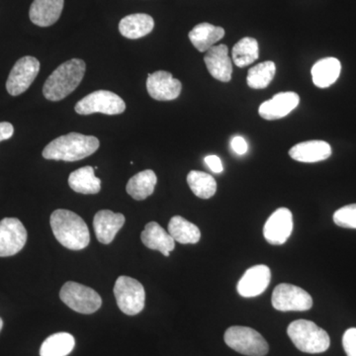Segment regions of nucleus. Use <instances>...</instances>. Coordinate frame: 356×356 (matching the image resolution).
Here are the masks:
<instances>
[{
	"label": "nucleus",
	"instance_id": "obj_1",
	"mask_svg": "<svg viewBox=\"0 0 356 356\" xmlns=\"http://www.w3.org/2000/svg\"><path fill=\"white\" fill-rule=\"evenodd\" d=\"M54 236L60 245L72 250H81L90 242V234L86 222L72 211L58 209L51 215Z\"/></svg>",
	"mask_w": 356,
	"mask_h": 356
},
{
	"label": "nucleus",
	"instance_id": "obj_2",
	"mask_svg": "<svg viewBox=\"0 0 356 356\" xmlns=\"http://www.w3.org/2000/svg\"><path fill=\"white\" fill-rule=\"evenodd\" d=\"M99 145V140L93 136L70 133L60 136L47 145L43 151V156L54 161H81L95 154Z\"/></svg>",
	"mask_w": 356,
	"mask_h": 356
},
{
	"label": "nucleus",
	"instance_id": "obj_3",
	"mask_svg": "<svg viewBox=\"0 0 356 356\" xmlns=\"http://www.w3.org/2000/svg\"><path fill=\"white\" fill-rule=\"evenodd\" d=\"M86 70V63L79 58H72L58 65L44 84V98L54 102L64 99L81 84Z\"/></svg>",
	"mask_w": 356,
	"mask_h": 356
},
{
	"label": "nucleus",
	"instance_id": "obj_4",
	"mask_svg": "<svg viewBox=\"0 0 356 356\" xmlns=\"http://www.w3.org/2000/svg\"><path fill=\"white\" fill-rule=\"evenodd\" d=\"M288 337L294 346L302 353H325L331 346V339L327 332L315 323L308 320H297L292 322L287 329Z\"/></svg>",
	"mask_w": 356,
	"mask_h": 356
},
{
	"label": "nucleus",
	"instance_id": "obj_5",
	"mask_svg": "<svg viewBox=\"0 0 356 356\" xmlns=\"http://www.w3.org/2000/svg\"><path fill=\"white\" fill-rule=\"evenodd\" d=\"M225 343L232 350L248 356H264L269 346L264 337L252 327L234 325L225 332Z\"/></svg>",
	"mask_w": 356,
	"mask_h": 356
},
{
	"label": "nucleus",
	"instance_id": "obj_6",
	"mask_svg": "<svg viewBox=\"0 0 356 356\" xmlns=\"http://www.w3.org/2000/svg\"><path fill=\"white\" fill-rule=\"evenodd\" d=\"M60 298L72 310L86 315L95 313L102 305V297L92 288L72 281L63 285Z\"/></svg>",
	"mask_w": 356,
	"mask_h": 356
},
{
	"label": "nucleus",
	"instance_id": "obj_7",
	"mask_svg": "<svg viewBox=\"0 0 356 356\" xmlns=\"http://www.w3.org/2000/svg\"><path fill=\"white\" fill-rule=\"evenodd\" d=\"M114 295L117 305L124 314L135 316L145 307L146 293L139 281L129 276H120L115 282Z\"/></svg>",
	"mask_w": 356,
	"mask_h": 356
},
{
	"label": "nucleus",
	"instance_id": "obj_8",
	"mask_svg": "<svg viewBox=\"0 0 356 356\" xmlns=\"http://www.w3.org/2000/svg\"><path fill=\"white\" fill-rule=\"evenodd\" d=\"M74 110L79 115H118L125 111L126 103L120 96L111 91L97 90L79 100Z\"/></svg>",
	"mask_w": 356,
	"mask_h": 356
},
{
	"label": "nucleus",
	"instance_id": "obj_9",
	"mask_svg": "<svg viewBox=\"0 0 356 356\" xmlns=\"http://www.w3.org/2000/svg\"><path fill=\"white\" fill-rule=\"evenodd\" d=\"M271 303L280 312H304L313 306L311 295L296 285L281 283L273 290Z\"/></svg>",
	"mask_w": 356,
	"mask_h": 356
},
{
	"label": "nucleus",
	"instance_id": "obj_10",
	"mask_svg": "<svg viewBox=\"0 0 356 356\" xmlns=\"http://www.w3.org/2000/svg\"><path fill=\"white\" fill-rule=\"evenodd\" d=\"M40 72V62L36 58L26 56L15 63L6 81L9 95L18 96L31 86Z\"/></svg>",
	"mask_w": 356,
	"mask_h": 356
},
{
	"label": "nucleus",
	"instance_id": "obj_11",
	"mask_svg": "<svg viewBox=\"0 0 356 356\" xmlns=\"http://www.w3.org/2000/svg\"><path fill=\"white\" fill-rule=\"evenodd\" d=\"M27 231L16 218L0 221V257H13L24 248Z\"/></svg>",
	"mask_w": 356,
	"mask_h": 356
},
{
	"label": "nucleus",
	"instance_id": "obj_12",
	"mask_svg": "<svg viewBox=\"0 0 356 356\" xmlns=\"http://www.w3.org/2000/svg\"><path fill=\"white\" fill-rule=\"evenodd\" d=\"M293 215L287 208L274 211L264 227V236L266 242L273 245H281L287 242L293 232Z\"/></svg>",
	"mask_w": 356,
	"mask_h": 356
},
{
	"label": "nucleus",
	"instance_id": "obj_13",
	"mask_svg": "<svg viewBox=\"0 0 356 356\" xmlns=\"http://www.w3.org/2000/svg\"><path fill=\"white\" fill-rule=\"evenodd\" d=\"M181 83L175 79L170 72L165 70H158L147 76V92L152 98L159 102L177 99L181 92Z\"/></svg>",
	"mask_w": 356,
	"mask_h": 356
},
{
	"label": "nucleus",
	"instance_id": "obj_14",
	"mask_svg": "<svg viewBox=\"0 0 356 356\" xmlns=\"http://www.w3.org/2000/svg\"><path fill=\"white\" fill-rule=\"evenodd\" d=\"M271 280V271L268 266L259 264L248 268L236 285L238 294L245 298H252L262 294Z\"/></svg>",
	"mask_w": 356,
	"mask_h": 356
},
{
	"label": "nucleus",
	"instance_id": "obj_15",
	"mask_svg": "<svg viewBox=\"0 0 356 356\" xmlns=\"http://www.w3.org/2000/svg\"><path fill=\"white\" fill-rule=\"evenodd\" d=\"M299 103L300 97L297 93L292 91L277 93L270 100L262 103L259 106V113L266 120H277L291 113L298 106Z\"/></svg>",
	"mask_w": 356,
	"mask_h": 356
},
{
	"label": "nucleus",
	"instance_id": "obj_16",
	"mask_svg": "<svg viewBox=\"0 0 356 356\" xmlns=\"http://www.w3.org/2000/svg\"><path fill=\"white\" fill-rule=\"evenodd\" d=\"M206 67L211 76L222 83H228L232 79L233 65L229 56L228 47L226 44L213 46L206 51L204 57Z\"/></svg>",
	"mask_w": 356,
	"mask_h": 356
},
{
	"label": "nucleus",
	"instance_id": "obj_17",
	"mask_svg": "<svg viewBox=\"0 0 356 356\" xmlns=\"http://www.w3.org/2000/svg\"><path fill=\"white\" fill-rule=\"evenodd\" d=\"M125 221V217L121 213H114L110 210L99 211L93 219L96 238L103 245H109L113 242Z\"/></svg>",
	"mask_w": 356,
	"mask_h": 356
},
{
	"label": "nucleus",
	"instance_id": "obj_18",
	"mask_svg": "<svg viewBox=\"0 0 356 356\" xmlns=\"http://www.w3.org/2000/svg\"><path fill=\"white\" fill-rule=\"evenodd\" d=\"M65 0H34L29 17L39 27H49L57 23L64 9Z\"/></svg>",
	"mask_w": 356,
	"mask_h": 356
},
{
	"label": "nucleus",
	"instance_id": "obj_19",
	"mask_svg": "<svg viewBox=\"0 0 356 356\" xmlns=\"http://www.w3.org/2000/svg\"><path fill=\"white\" fill-rule=\"evenodd\" d=\"M289 156L300 163H318L332 156V147L325 140H307L292 147Z\"/></svg>",
	"mask_w": 356,
	"mask_h": 356
},
{
	"label": "nucleus",
	"instance_id": "obj_20",
	"mask_svg": "<svg viewBox=\"0 0 356 356\" xmlns=\"http://www.w3.org/2000/svg\"><path fill=\"white\" fill-rule=\"evenodd\" d=\"M140 240L149 250H159L165 257H170L175 248V241L168 232L156 222H147L140 234Z\"/></svg>",
	"mask_w": 356,
	"mask_h": 356
},
{
	"label": "nucleus",
	"instance_id": "obj_21",
	"mask_svg": "<svg viewBox=\"0 0 356 356\" xmlns=\"http://www.w3.org/2000/svg\"><path fill=\"white\" fill-rule=\"evenodd\" d=\"M154 18L144 13L131 14L119 23V31L125 38L136 40L143 38L153 31Z\"/></svg>",
	"mask_w": 356,
	"mask_h": 356
},
{
	"label": "nucleus",
	"instance_id": "obj_22",
	"mask_svg": "<svg viewBox=\"0 0 356 356\" xmlns=\"http://www.w3.org/2000/svg\"><path fill=\"white\" fill-rule=\"evenodd\" d=\"M341 72V62L337 58H325L318 60L312 67V79L318 88H327L336 83Z\"/></svg>",
	"mask_w": 356,
	"mask_h": 356
},
{
	"label": "nucleus",
	"instance_id": "obj_23",
	"mask_svg": "<svg viewBox=\"0 0 356 356\" xmlns=\"http://www.w3.org/2000/svg\"><path fill=\"white\" fill-rule=\"evenodd\" d=\"M189 39L201 53L209 51L217 42L224 38L225 30L210 23H200L189 32Z\"/></svg>",
	"mask_w": 356,
	"mask_h": 356
},
{
	"label": "nucleus",
	"instance_id": "obj_24",
	"mask_svg": "<svg viewBox=\"0 0 356 356\" xmlns=\"http://www.w3.org/2000/svg\"><path fill=\"white\" fill-rule=\"evenodd\" d=\"M69 185L72 191L81 194H97L102 191V180L95 177L92 166H83L72 172Z\"/></svg>",
	"mask_w": 356,
	"mask_h": 356
},
{
	"label": "nucleus",
	"instance_id": "obj_25",
	"mask_svg": "<svg viewBox=\"0 0 356 356\" xmlns=\"http://www.w3.org/2000/svg\"><path fill=\"white\" fill-rule=\"evenodd\" d=\"M168 233L175 242L182 245H194L200 241L201 232L196 225L181 216H175L168 222Z\"/></svg>",
	"mask_w": 356,
	"mask_h": 356
},
{
	"label": "nucleus",
	"instance_id": "obj_26",
	"mask_svg": "<svg viewBox=\"0 0 356 356\" xmlns=\"http://www.w3.org/2000/svg\"><path fill=\"white\" fill-rule=\"evenodd\" d=\"M156 182H158V177L153 170H144L134 175L129 180L126 191L135 200H145L154 193Z\"/></svg>",
	"mask_w": 356,
	"mask_h": 356
},
{
	"label": "nucleus",
	"instance_id": "obj_27",
	"mask_svg": "<svg viewBox=\"0 0 356 356\" xmlns=\"http://www.w3.org/2000/svg\"><path fill=\"white\" fill-rule=\"evenodd\" d=\"M76 346L74 337L69 332H57L47 337L40 348V356H67Z\"/></svg>",
	"mask_w": 356,
	"mask_h": 356
},
{
	"label": "nucleus",
	"instance_id": "obj_28",
	"mask_svg": "<svg viewBox=\"0 0 356 356\" xmlns=\"http://www.w3.org/2000/svg\"><path fill=\"white\" fill-rule=\"evenodd\" d=\"M187 184L192 192L201 199L213 197L217 191V182L212 175L198 170H191L187 175Z\"/></svg>",
	"mask_w": 356,
	"mask_h": 356
},
{
	"label": "nucleus",
	"instance_id": "obj_29",
	"mask_svg": "<svg viewBox=\"0 0 356 356\" xmlns=\"http://www.w3.org/2000/svg\"><path fill=\"white\" fill-rule=\"evenodd\" d=\"M232 56L236 67H247L259 58V43L254 38L245 37L234 46Z\"/></svg>",
	"mask_w": 356,
	"mask_h": 356
},
{
	"label": "nucleus",
	"instance_id": "obj_30",
	"mask_svg": "<svg viewBox=\"0 0 356 356\" xmlns=\"http://www.w3.org/2000/svg\"><path fill=\"white\" fill-rule=\"evenodd\" d=\"M276 72V65L271 60L261 63L248 70L247 83L250 88H266L270 84Z\"/></svg>",
	"mask_w": 356,
	"mask_h": 356
},
{
	"label": "nucleus",
	"instance_id": "obj_31",
	"mask_svg": "<svg viewBox=\"0 0 356 356\" xmlns=\"http://www.w3.org/2000/svg\"><path fill=\"white\" fill-rule=\"evenodd\" d=\"M334 224L341 228L356 229V204L343 206L334 212Z\"/></svg>",
	"mask_w": 356,
	"mask_h": 356
},
{
	"label": "nucleus",
	"instance_id": "obj_32",
	"mask_svg": "<svg viewBox=\"0 0 356 356\" xmlns=\"http://www.w3.org/2000/svg\"><path fill=\"white\" fill-rule=\"evenodd\" d=\"M344 351L348 356H356V327H350L343 337Z\"/></svg>",
	"mask_w": 356,
	"mask_h": 356
},
{
	"label": "nucleus",
	"instance_id": "obj_33",
	"mask_svg": "<svg viewBox=\"0 0 356 356\" xmlns=\"http://www.w3.org/2000/svg\"><path fill=\"white\" fill-rule=\"evenodd\" d=\"M231 147L233 151L236 154H240V156L247 153L248 149L247 140L241 137V136H236V137L232 139Z\"/></svg>",
	"mask_w": 356,
	"mask_h": 356
},
{
	"label": "nucleus",
	"instance_id": "obj_34",
	"mask_svg": "<svg viewBox=\"0 0 356 356\" xmlns=\"http://www.w3.org/2000/svg\"><path fill=\"white\" fill-rule=\"evenodd\" d=\"M206 165L208 168L215 173H221L224 170V166H222L221 159L217 156H208L205 158Z\"/></svg>",
	"mask_w": 356,
	"mask_h": 356
},
{
	"label": "nucleus",
	"instance_id": "obj_35",
	"mask_svg": "<svg viewBox=\"0 0 356 356\" xmlns=\"http://www.w3.org/2000/svg\"><path fill=\"white\" fill-rule=\"evenodd\" d=\"M14 133L13 124L8 122H1L0 123V142L10 139Z\"/></svg>",
	"mask_w": 356,
	"mask_h": 356
},
{
	"label": "nucleus",
	"instance_id": "obj_36",
	"mask_svg": "<svg viewBox=\"0 0 356 356\" xmlns=\"http://www.w3.org/2000/svg\"><path fill=\"white\" fill-rule=\"evenodd\" d=\"M2 327H3V321L0 318V332H1Z\"/></svg>",
	"mask_w": 356,
	"mask_h": 356
}]
</instances>
